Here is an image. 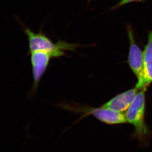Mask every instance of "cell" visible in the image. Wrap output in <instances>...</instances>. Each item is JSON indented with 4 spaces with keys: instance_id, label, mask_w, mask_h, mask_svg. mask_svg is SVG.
<instances>
[{
    "instance_id": "6da1fadb",
    "label": "cell",
    "mask_w": 152,
    "mask_h": 152,
    "mask_svg": "<svg viewBox=\"0 0 152 152\" xmlns=\"http://www.w3.org/2000/svg\"><path fill=\"white\" fill-rule=\"evenodd\" d=\"M146 91L147 88L139 90L125 114L127 122L134 129L132 133V139L137 140L140 147L149 146L152 134L145 121Z\"/></svg>"
},
{
    "instance_id": "7a4b0ae2",
    "label": "cell",
    "mask_w": 152,
    "mask_h": 152,
    "mask_svg": "<svg viewBox=\"0 0 152 152\" xmlns=\"http://www.w3.org/2000/svg\"><path fill=\"white\" fill-rule=\"evenodd\" d=\"M19 21L28 39V55L36 51H44L50 53L53 58H58L64 56L65 50H74L77 47L76 45L68 44L63 41L54 43L41 30L38 33L34 32L23 23Z\"/></svg>"
},
{
    "instance_id": "3957f363",
    "label": "cell",
    "mask_w": 152,
    "mask_h": 152,
    "mask_svg": "<svg viewBox=\"0 0 152 152\" xmlns=\"http://www.w3.org/2000/svg\"><path fill=\"white\" fill-rule=\"evenodd\" d=\"M57 106L67 111L80 114V117L77 121L92 115L99 121L108 125H118L127 123L125 114L102 107L94 108L74 103H62Z\"/></svg>"
},
{
    "instance_id": "277c9868",
    "label": "cell",
    "mask_w": 152,
    "mask_h": 152,
    "mask_svg": "<svg viewBox=\"0 0 152 152\" xmlns=\"http://www.w3.org/2000/svg\"><path fill=\"white\" fill-rule=\"evenodd\" d=\"M29 55H30L33 79L32 88L29 95L30 97L34 95L37 91L40 80L48 67L50 60L53 57L50 53L44 51H36Z\"/></svg>"
},
{
    "instance_id": "5b68a950",
    "label": "cell",
    "mask_w": 152,
    "mask_h": 152,
    "mask_svg": "<svg viewBox=\"0 0 152 152\" xmlns=\"http://www.w3.org/2000/svg\"><path fill=\"white\" fill-rule=\"evenodd\" d=\"M126 29L129 40L128 63L130 68L137 79V82L141 80L144 68L143 52H142L135 41L134 35L132 27L127 25Z\"/></svg>"
},
{
    "instance_id": "8992f818",
    "label": "cell",
    "mask_w": 152,
    "mask_h": 152,
    "mask_svg": "<svg viewBox=\"0 0 152 152\" xmlns=\"http://www.w3.org/2000/svg\"><path fill=\"white\" fill-rule=\"evenodd\" d=\"M140 89L136 87L119 94L101 107L118 112L126 111L130 107Z\"/></svg>"
},
{
    "instance_id": "52a82bcc",
    "label": "cell",
    "mask_w": 152,
    "mask_h": 152,
    "mask_svg": "<svg viewBox=\"0 0 152 152\" xmlns=\"http://www.w3.org/2000/svg\"><path fill=\"white\" fill-rule=\"evenodd\" d=\"M143 76L135 86L139 89L147 88L152 83V30L148 35V42L143 51Z\"/></svg>"
}]
</instances>
